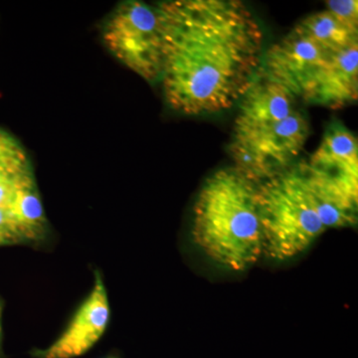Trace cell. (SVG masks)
Here are the masks:
<instances>
[{
	"mask_svg": "<svg viewBox=\"0 0 358 358\" xmlns=\"http://www.w3.org/2000/svg\"><path fill=\"white\" fill-rule=\"evenodd\" d=\"M257 200L264 254L273 260L294 258L327 230L301 162L259 183Z\"/></svg>",
	"mask_w": 358,
	"mask_h": 358,
	"instance_id": "4",
	"label": "cell"
},
{
	"mask_svg": "<svg viewBox=\"0 0 358 358\" xmlns=\"http://www.w3.org/2000/svg\"><path fill=\"white\" fill-rule=\"evenodd\" d=\"M1 317H2V306H1V303H0V348H1V339H2Z\"/></svg>",
	"mask_w": 358,
	"mask_h": 358,
	"instance_id": "16",
	"label": "cell"
},
{
	"mask_svg": "<svg viewBox=\"0 0 358 358\" xmlns=\"http://www.w3.org/2000/svg\"><path fill=\"white\" fill-rule=\"evenodd\" d=\"M296 99L261 69L240 99L230 155L256 185L292 166L307 143L310 124Z\"/></svg>",
	"mask_w": 358,
	"mask_h": 358,
	"instance_id": "2",
	"label": "cell"
},
{
	"mask_svg": "<svg viewBox=\"0 0 358 358\" xmlns=\"http://www.w3.org/2000/svg\"><path fill=\"white\" fill-rule=\"evenodd\" d=\"M23 173L13 176V174L0 173V205H6L11 199L16 183Z\"/></svg>",
	"mask_w": 358,
	"mask_h": 358,
	"instance_id": "15",
	"label": "cell"
},
{
	"mask_svg": "<svg viewBox=\"0 0 358 358\" xmlns=\"http://www.w3.org/2000/svg\"><path fill=\"white\" fill-rule=\"evenodd\" d=\"M194 243L213 262L241 272L264 254L257 185L234 167L209 176L193 209Z\"/></svg>",
	"mask_w": 358,
	"mask_h": 358,
	"instance_id": "3",
	"label": "cell"
},
{
	"mask_svg": "<svg viewBox=\"0 0 358 358\" xmlns=\"http://www.w3.org/2000/svg\"><path fill=\"white\" fill-rule=\"evenodd\" d=\"M298 25L331 51L345 50L358 42V32L339 22L327 10L308 15Z\"/></svg>",
	"mask_w": 358,
	"mask_h": 358,
	"instance_id": "11",
	"label": "cell"
},
{
	"mask_svg": "<svg viewBox=\"0 0 358 358\" xmlns=\"http://www.w3.org/2000/svg\"><path fill=\"white\" fill-rule=\"evenodd\" d=\"M22 242L42 239L47 230V219L33 171L18 179L13 196L6 204Z\"/></svg>",
	"mask_w": 358,
	"mask_h": 358,
	"instance_id": "10",
	"label": "cell"
},
{
	"mask_svg": "<svg viewBox=\"0 0 358 358\" xmlns=\"http://www.w3.org/2000/svg\"><path fill=\"white\" fill-rule=\"evenodd\" d=\"M23 243L6 205H0V246Z\"/></svg>",
	"mask_w": 358,
	"mask_h": 358,
	"instance_id": "14",
	"label": "cell"
},
{
	"mask_svg": "<svg viewBox=\"0 0 358 358\" xmlns=\"http://www.w3.org/2000/svg\"><path fill=\"white\" fill-rule=\"evenodd\" d=\"M308 164L358 196L357 140L341 122L327 128Z\"/></svg>",
	"mask_w": 358,
	"mask_h": 358,
	"instance_id": "9",
	"label": "cell"
},
{
	"mask_svg": "<svg viewBox=\"0 0 358 358\" xmlns=\"http://www.w3.org/2000/svg\"><path fill=\"white\" fill-rule=\"evenodd\" d=\"M358 42L334 54L301 98L313 105L339 109L357 100Z\"/></svg>",
	"mask_w": 358,
	"mask_h": 358,
	"instance_id": "8",
	"label": "cell"
},
{
	"mask_svg": "<svg viewBox=\"0 0 358 358\" xmlns=\"http://www.w3.org/2000/svg\"><path fill=\"white\" fill-rule=\"evenodd\" d=\"M327 8L339 22L358 32L357 0H329L327 1Z\"/></svg>",
	"mask_w": 358,
	"mask_h": 358,
	"instance_id": "13",
	"label": "cell"
},
{
	"mask_svg": "<svg viewBox=\"0 0 358 358\" xmlns=\"http://www.w3.org/2000/svg\"><path fill=\"white\" fill-rule=\"evenodd\" d=\"M110 320V305L102 278L96 273L91 294L78 308L65 331L49 348L36 350L37 358H76L100 341Z\"/></svg>",
	"mask_w": 358,
	"mask_h": 358,
	"instance_id": "7",
	"label": "cell"
},
{
	"mask_svg": "<svg viewBox=\"0 0 358 358\" xmlns=\"http://www.w3.org/2000/svg\"><path fill=\"white\" fill-rule=\"evenodd\" d=\"M336 53L296 24L263 54L260 69L301 98L317 72Z\"/></svg>",
	"mask_w": 358,
	"mask_h": 358,
	"instance_id": "6",
	"label": "cell"
},
{
	"mask_svg": "<svg viewBox=\"0 0 358 358\" xmlns=\"http://www.w3.org/2000/svg\"><path fill=\"white\" fill-rule=\"evenodd\" d=\"M31 169L23 145L13 134L0 129V173L17 176Z\"/></svg>",
	"mask_w": 358,
	"mask_h": 358,
	"instance_id": "12",
	"label": "cell"
},
{
	"mask_svg": "<svg viewBox=\"0 0 358 358\" xmlns=\"http://www.w3.org/2000/svg\"><path fill=\"white\" fill-rule=\"evenodd\" d=\"M157 9L167 103L200 115L239 102L263 59L262 28L248 7L239 0H173Z\"/></svg>",
	"mask_w": 358,
	"mask_h": 358,
	"instance_id": "1",
	"label": "cell"
},
{
	"mask_svg": "<svg viewBox=\"0 0 358 358\" xmlns=\"http://www.w3.org/2000/svg\"><path fill=\"white\" fill-rule=\"evenodd\" d=\"M108 50L148 82L160 80L164 34L157 6L128 0L115 7L103 28Z\"/></svg>",
	"mask_w": 358,
	"mask_h": 358,
	"instance_id": "5",
	"label": "cell"
},
{
	"mask_svg": "<svg viewBox=\"0 0 358 358\" xmlns=\"http://www.w3.org/2000/svg\"><path fill=\"white\" fill-rule=\"evenodd\" d=\"M105 358H119V357H115V355H110V357H105Z\"/></svg>",
	"mask_w": 358,
	"mask_h": 358,
	"instance_id": "17",
	"label": "cell"
}]
</instances>
